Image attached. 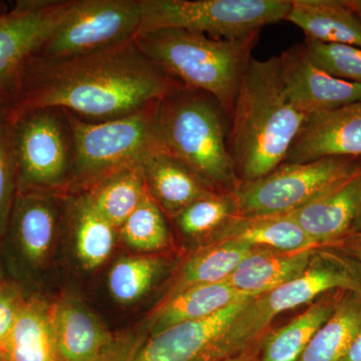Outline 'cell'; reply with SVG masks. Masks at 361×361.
<instances>
[{
    "label": "cell",
    "instance_id": "cell-1",
    "mask_svg": "<svg viewBox=\"0 0 361 361\" xmlns=\"http://www.w3.org/2000/svg\"><path fill=\"white\" fill-rule=\"evenodd\" d=\"M180 85L134 39L71 58L33 56L4 106L11 121L35 109L56 108L87 122H104L157 103Z\"/></svg>",
    "mask_w": 361,
    "mask_h": 361
},
{
    "label": "cell",
    "instance_id": "cell-2",
    "mask_svg": "<svg viewBox=\"0 0 361 361\" xmlns=\"http://www.w3.org/2000/svg\"><path fill=\"white\" fill-rule=\"evenodd\" d=\"M307 118L285 92L279 56L252 58L240 82L228 133L239 182L264 177L283 164Z\"/></svg>",
    "mask_w": 361,
    "mask_h": 361
},
{
    "label": "cell",
    "instance_id": "cell-3",
    "mask_svg": "<svg viewBox=\"0 0 361 361\" xmlns=\"http://www.w3.org/2000/svg\"><path fill=\"white\" fill-rule=\"evenodd\" d=\"M228 116L210 94L180 85L164 97L157 113L159 149L192 169L217 192L239 184L229 149Z\"/></svg>",
    "mask_w": 361,
    "mask_h": 361
},
{
    "label": "cell",
    "instance_id": "cell-4",
    "mask_svg": "<svg viewBox=\"0 0 361 361\" xmlns=\"http://www.w3.org/2000/svg\"><path fill=\"white\" fill-rule=\"evenodd\" d=\"M259 33L218 39L177 28L137 33V47L161 70L189 89L212 96L231 116L242 75L250 63Z\"/></svg>",
    "mask_w": 361,
    "mask_h": 361
},
{
    "label": "cell",
    "instance_id": "cell-5",
    "mask_svg": "<svg viewBox=\"0 0 361 361\" xmlns=\"http://www.w3.org/2000/svg\"><path fill=\"white\" fill-rule=\"evenodd\" d=\"M334 290L361 293V265L338 252L317 248L302 274L247 302L226 332V351L229 356L243 353L262 341L276 316Z\"/></svg>",
    "mask_w": 361,
    "mask_h": 361
},
{
    "label": "cell",
    "instance_id": "cell-6",
    "mask_svg": "<svg viewBox=\"0 0 361 361\" xmlns=\"http://www.w3.org/2000/svg\"><path fill=\"white\" fill-rule=\"evenodd\" d=\"M160 101L122 118L87 122L68 113L75 144L68 192L84 190L106 176L142 163L159 149L157 113Z\"/></svg>",
    "mask_w": 361,
    "mask_h": 361
},
{
    "label": "cell",
    "instance_id": "cell-7",
    "mask_svg": "<svg viewBox=\"0 0 361 361\" xmlns=\"http://www.w3.org/2000/svg\"><path fill=\"white\" fill-rule=\"evenodd\" d=\"M140 32L177 28L213 39H238L285 20L291 0H141Z\"/></svg>",
    "mask_w": 361,
    "mask_h": 361
},
{
    "label": "cell",
    "instance_id": "cell-8",
    "mask_svg": "<svg viewBox=\"0 0 361 361\" xmlns=\"http://www.w3.org/2000/svg\"><path fill=\"white\" fill-rule=\"evenodd\" d=\"M18 191L66 193L73 174V129L66 111L40 108L11 121Z\"/></svg>",
    "mask_w": 361,
    "mask_h": 361
},
{
    "label": "cell",
    "instance_id": "cell-9",
    "mask_svg": "<svg viewBox=\"0 0 361 361\" xmlns=\"http://www.w3.org/2000/svg\"><path fill=\"white\" fill-rule=\"evenodd\" d=\"M361 158L330 157L308 163H283L257 180L240 182L234 191L243 216L290 213L351 174Z\"/></svg>",
    "mask_w": 361,
    "mask_h": 361
},
{
    "label": "cell",
    "instance_id": "cell-10",
    "mask_svg": "<svg viewBox=\"0 0 361 361\" xmlns=\"http://www.w3.org/2000/svg\"><path fill=\"white\" fill-rule=\"evenodd\" d=\"M141 23V0H73L35 56L66 59L110 49L134 39Z\"/></svg>",
    "mask_w": 361,
    "mask_h": 361
},
{
    "label": "cell",
    "instance_id": "cell-11",
    "mask_svg": "<svg viewBox=\"0 0 361 361\" xmlns=\"http://www.w3.org/2000/svg\"><path fill=\"white\" fill-rule=\"evenodd\" d=\"M63 193L18 191L1 241L11 272L25 281L49 266L63 226Z\"/></svg>",
    "mask_w": 361,
    "mask_h": 361
},
{
    "label": "cell",
    "instance_id": "cell-12",
    "mask_svg": "<svg viewBox=\"0 0 361 361\" xmlns=\"http://www.w3.org/2000/svg\"><path fill=\"white\" fill-rule=\"evenodd\" d=\"M250 299L154 336L123 338L114 361H222L231 357L226 351L224 336Z\"/></svg>",
    "mask_w": 361,
    "mask_h": 361
},
{
    "label": "cell",
    "instance_id": "cell-13",
    "mask_svg": "<svg viewBox=\"0 0 361 361\" xmlns=\"http://www.w3.org/2000/svg\"><path fill=\"white\" fill-rule=\"evenodd\" d=\"M73 1L21 0L0 13V103H7L26 63L66 18Z\"/></svg>",
    "mask_w": 361,
    "mask_h": 361
},
{
    "label": "cell",
    "instance_id": "cell-14",
    "mask_svg": "<svg viewBox=\"0 0 361 361\" xmlns=\"http://www.w3.org/2000/svg\"><path fill=\"white\" fill-rule=\"evenodd\" d=\"M279 65L285 92L306 115L361 103V84L325 73L310 61L304 44L282 52Z\"/></svg>",
    "mask_w": 361,
    "mask_h": 361
},
{
    "label": "cell",
    "instance_id": "cell-15",
    "mask_svg": "<svg viewBox=\"0 0 361 361\" xmlns=\"http://www.w3.org/2000/svg\"><path fill=\"white\" fill-rule=\"evenodd\" d=\"M59 361H113L122 338L115 337L84 301L63 294L49 303Z\"/></svg>",
    "mask_w": 361,
    "mask_h": 361
},
{
    "label": "cell",
    "instance_id": "cell-16",
    "mask_svg": "<svg viewBox=\"0 0 361 361\" xmlns=\"http://www.w3.org/2000/svg\"><path fill=\"white\" fill-rule=\"evenodd\" d=\"M361 158V103L308 116L284 163Z\"/></svg>",
    "mask_w": 361,
    "mask_h": 361
},
{
    "label": "cell",
    "instance_id": "cell-17",
    "mask_svg": "<svg viewBox=\"0 0 361 361\" xmlns=\"http://www.w3.org/2000/svg\"><path fill=\"white\" fill-rule=\"evenodd\" d=\"M361 191V163L351 174L305 205L287 213L319 248L353 231Z\"/></svg>",
    "mask_w": 361,
    "mask_h": 361
},
{
    "label": "cell",
    "instance_id": "cell-18",
    "mask_svg": "<svg viewBox=\"0 0 361 361\" xmlns=\"http://www.w3.org/2000/svg\"><path fill=\"white\" fill-rule=\"evenodd\" d=\"M140 167L149 196L170 218L217 192L183 161L160 149L149 154Z\"/></svg>",
    "mask_w": 361,
    "mask_h": 361
},
{
    "label": "cell",
    "instance_id": "cell-19",
    "mask_svg": "<svg viewBox=\"0 0 361 361\" xmlns=\"http://www.w3.org/2000/svg\"><path fill=\"white\" fill-rule=\"evenodd\" d=\"M63 220L82 267L87 271L101 267L115 248L118 230L97 212L82 191L63 193Z\"/></svg>",
    "mask_w": 361,
    "mask_h": 361
},
{
    "label": "cell",
    "instance_id": "cell-20",
    "mask_svg": "<svg viewBox=\"0 0 361 361\" xmlns=\"http://www.w3.org/2000/svg\"><path fill=\"white\" fill-rule=\"evenodd\" d=\"M316 249L280 251L255 248L224 282L249 295H262L302 274Z\"/></svg>",
    "mask_w": 361,
    "mask_h": 361
},
{
    "label": "cell",
    "instance_id": "cell-21",
    "mask_svg": "<svg viewBox=\"0 0 361 361\" xmlns=\"http://www.w3.org/2000/svg\"><path fill=\"white\" fill-rule=\"evenodd\" d=\"M252 297L224 281L192 287L168 300L159 301L147 318L146 336H154L180 323L203 319Z\"/></svg>",
    "mask_w": 361,
    "mask_h": 361
},
{
    "label": "cell",
    "instance_id": "cell-22",
    "mask_svg": "<svg viewBox=\"0 0 361 361\" xmlns=\"http://www.w3.org/2000/svg\"><path fill=\"white\" fill-rule=\"evenodd\" d=\"M285 20L307 39L361 47V18L346 0H291Z\"/></svg>",
    "mask_w": 361,
    "mask_h": 361
},
{
    "label": "cell",
    "instance_id": "cell-23",
    "mask_svg": "<svg viewBox=\"0 0 361 361\" xmlns=\"http://www.w3.org/2000/svg\"><path fill=\"white\" fill-rule=\"evenodd\" d=\"M233 241L255 248L302 251L319 248L286 214L233 218L205 244Z\"/></svg>",
    "mask_w": 361,
    "mask_h": 361
},
{
    "label": "cell",
    "instance_id": "cell-24",
    "mask_svg": "<svg viewBox=\"0 0 361 361\" xmlns=\"http://www.w3.org/2000/svg\"><path fill=\"white\" fill-rule=\"evenodd\" d=\"M346 292H327L281 329H271L261 341L258 361L300 360L312 337L329 319Z\"/></svg>",
    "mask_w": 361,
    "mask_h": 361
},
{
    "label": "cell",
    "instance_id": "cell-25",
    "mask_svg": "<svg viewBox=\"0 0 361 361\" xmlns=\"http://www.w3.org/2000/svg\"><path fill=\"white\" fill-rule=\"evenodd\" d=\"M254 249L255 247L233 241L204 244L180 265L160 301L168 300L192 287L224 281Z\"/></svg>",
    "mask_w": 361,
    "mask_h": 361
},
{
    "label": "cell",
    "instance_id": "cell-26",
    "mask_svg": "<svg viewBox=\"0 0 361 361\" xmlns=\"http://www.w3.org/2000/svg\"><path fill=\"white\" fill-rule=\"evenodd\" d=\"M4 350L11 361H59L49 302L26 297Z\"/></svg>",
    "mask_w": 361,
    "mask_h": 361
},
{
    "label": "cell",
    "instance_id": "cell-27",
    "mask_svg": "<svg viewBox=\"0 0 361 361\" xmlns=\"http://www.w3.org/2000/svg\"><path fill=\"white\" fill-rule=\"evenodd\" d=\"M80 191L90 197L97 212L116 230L134 213L148 192L140 165L116 171Z\"/></svg>",
    "mask_w": 361,
    "mask_h": 361
},
{
    "label": "cell",
    "instance_id": "cell-28",
    "mask_svg": "<svg viewBox=\"0 0 361 361\" xmlns=\"http://www.w3.org/2000/svg\"><path fill=\"white\" fill-rule=\"evenodd\" d=\"M361 329V293L346 292L299 361H341Z\"/></svg>",
    "mask_w": 361,
    "mask_h": 361
},
{
    "label": "cell",
    "instance_id": "cell-29",
    "mask_svg": "<svg viewBox=\"0 0 361 361\" xmlns=\"http://www.w3.org/2000/svg\"><path fill=\"white\" fill-rule=\"evenodd\" d=\"M167 261L158 255H137L118 259L108 275L111 295L130 305L141 300L165 269Z\"/></svg>",
    "mask_w": 361,
    "mask_h": 361
},
{
    "label": "cell",
    "instance_id": "cell-30",
    "mask_svg": "<svg viewBox=\"0 0 361 361\" xmlns=\"http://www.w3.org/2000/svg\"><path fill=\"white\" fill-rule=\"evenodd\" d=\"M237 215L240 211L234 192H215L194 202L172 219L184 236L203 240L205 244Z\"/></svg>",
    "mask_w": 361,
    "mask_h": 361
},
{
    "label": "cell",
    "instance_id": "cell-31",
    "mask_svg": "<svg viewBox=\"0 0 361 361\" xmlns=\"http://www.w3.org/2000/svg\"><path fill=\"white\" fill-rule=\"evenodd\" d=\"M118 232L126 245L142 253L165 250L171 243L165 213L148 192Z\"/></svg>",
    "mask_w": 361,
    "mask_h": 361
},
{
    "label": "cell",
    "instance_id": "cell-32",
    "mask_svg": "<svg viewBox=\"0 0 361 361\" xmlns=\"http://www.w3.org/2000/svg\"><path fill=\"white\" fill-rule=\"evenodd\" d=\"M303 44L310 61L325 73L339 80L361 84V47L307 37Z\"/></svg>",
    "mask_w": 361,
    "mask_h": 361
},
{
    "label": "cell",
    "instance_id": "cell-33",
    "mask_svg": "<svg viewBox=\"0 0 361 361\" xmlns=\"http://www.w3.org/2000/svg\"><path fill=\"white\" fill-rule=\"evenodd\" d=\"M18 164L14 153L13 125L6 106L0 103V240L4 239L18 194Z\"/></svg>",
    "mask_w": 361,
    "mask_h": 361
},
{
    "label": "cell",
    "instance_id": "cell-34",
    "mask_svg": "<svg viewBox=\"0 0 361 361\" xmlns=\"http://www.w3.org/2000/svg\"><path fill=\"white\" fill-rule=\"evenodd\" d=\"M26 297L16 282H0V348H6Z\"/></svg>",
    "mask_w": 361,
    "mask_h": 361
},
{
    "label": "cell",
    "instance_id": "cell-35",
    "mask_svg": "<svg viewBox=\"0 0 361 361\" xmlns=\"http://www.w3.org/2000/svg\"><path fill=\"white\" fill-rule=\"evenodd\" d=\"M325 249L338 252L361 264V233L349 232Z\"/></svg>",
    "mask_w": 361,
    "mask_h": 361
},
{
    "label": "cell",
    "instance_id": "cell-36",
    "mask_svg": "<svg viewBox=\"0 0 361 361\" xmlns=\"http://www.w3.org/2000/svg\"><path fill=\"white\" fill-rule=\"evenodd\" d=\"M341 361H361V329Z\"/></svg>",
    "mask_w": 361,
    "mask_h": 361
},
{
    "label": "cell",
    "instance_id": "cell-37",
    "mask_svg": "<svg viewBox=\"0 0 361 361\" xmlns=\"http://www.w3.org/2000/svg\"><path fill=\"white\" fill-rule=\"evenodd\" d=\"M261 341L252 348L247 349L239 355L226 358L222 361H258L259 353H260Z\"/></svg>",
    "mask_w": 361,
    "mask_h": 361
},
{
    "label": "cell",
    "instance_id": "cell-38",
    "mask_svg": "<svg viewBox=\"0 0 361 361\" xmlns=\"http://www.w3.org/2000/svg\"><path fill=\"white\" fill-rule=\"evenodd\" d=\"M361 233V191L360 201H358L357 210H356L355 221H353V231Z\"/></svg>",
    "mask_w": 361,
    "mask_h": 361
},
{
    "label": "cell",
    "instance_id": "cell-39",
    "mask_svg": "<svg viewBox=\"0 0 361 361\" xmlns=\"http://www.w3.org/2000/svg\"><path fill=\"white\" fill-rule=\"evenodd\" d=\"M346 2L361 18V0H346Z\"/></svg>",
    "mask_w": 361,
    "mask_h": 361
},
{
    "label": "cell",
    "instance_id": "cell-40",
    "mask_svg": "<svg viewBox=\"0 0 361 361\" xmlns=\"http://www.w3.org/2000/svg\"><path fill=\"white\" fill-rule=\"evenodd\" d=\"M0 361H11L4 349L0 348Z\"/></svg>",
    "mask_w": 361,
    "mask_h": 361
},
{
    "label": "cell",
    "instance_id": "cell-41",
    "mask_svg": "<svg viewBox=\"0 0 361 361\" xmlns=\"http://www.w3.org/2000/svg\"><path fill=\"white\" fill-rule=\"evenodd\" d=\"M6 9H4V4L0 2V13H6Z\"/></svg>",
    "mask_w": 361,
    "mask_h": 361
},
{
    "label": "cell",
    "instance_id": "cell-42",
    "mask_svg": "<svg viewBox=\"0 0 361 361\" xmlns=\"http://www.w3.org/2000/svg\"><path fill=\"white\" fill-rule=\"evenodd\" d=\"M2 280H4V279H2V278H1V277H0V282H1V281H2Z\"/></svg>",
    "mask_w": 361,
    "mask_h": 361
},
{
    "label": "cell",
    "instance_id": "cell-43",
    "mask_svg": "<svg viewBox=\"0 0 361 361\" xmlns=\"http://www.w3.org/2000/svg\"><path fill=\"white\" fill-rule=\"evenodd\" d=\"M361 265V264H360Z\"/></svg>",
    "mask_w": 361,
    "mask_h": 361
}]
</instances>
